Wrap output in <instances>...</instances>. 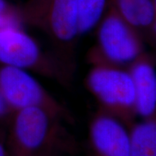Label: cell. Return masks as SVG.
Masks as SVG:
<instances>
[{"label": "cell", "instance_id": "obj_1", "mask_svg": "<svg viewBox=\"0 0 156 156\" xmlns=\"http://www.w3.org/2000/svg\"><path fill=\"white\" fill-rule=\"evenodd\" d=\"M68 123L55 113L28 107L12 113L7 149L9 156H65L78 151Z\"/></svg>", "mask_w": 156, "mask_h": 156}, {"label": "cell", "instance_id": "obj_2", "mask_svg": "<svg viewBox=\"0 0 156 156\" xmlns=\"http://www.w3.org/2000/svg\"><path fill=\"white\" fill-rule=\"evenodd\" d=\"M0 64L33 72L68 85L73 68L61 56L45 52L23 28L0 29Z\"/></svg>", "mask_w": 156, "mask_h": 156}, {"label": "cell", "instance_id": "obj_3", "mask_svg": "<svg viewBox=\"0 0 156 156\" xmlns=\"http://www.w3.org/2000/svg\"><path fill=\"white\" fill-rule=\"evenodd\" d=\"M85 85L98 104V109L116 117L129 128L136 122L135 93L126 68L93 64Z\"/></svg>", "mask_w": 156, "mask_h": 156}, {"label": "cell", "instance_id": "obj_4", "mask_svg": "<svg viewBox=\"0 0 156 156\" xmlns=\"http://www.w3.org/2000/svg\"><path fill=\"white\" fill-rule=\"evenodd\" d=\"M144 43L142 36L109 4L98 30L96 44L90 50L87 60L91 65L127 68L145 52Z\"/></svg>", "mask_w": 156, "mask_h": 156}, {"label": "cell", "instance_id": "obj_5", "mask_svg": "<svg viewBox=\"0 0 156 156\" xmlns=\"http://www.w3.org/2000/svg\"><path fill=\"white\" fill-rule=\"evenodd\" d=\"M0 94L12 113L28 108L39 107L55 113L73 124L70 111L27 70L0 64Z\"/></svg>", "mask_w": 156, "mask_h": 156}, {"label": "cell", "instance_id": "obj_6", "mask_svg": "<svg viewBox=\"0 0 156 156\" xmlns=\"http://www.w3.org/2000/svg\"><path fill=\"white\" fill-rule=\"evenodd\" d=\"M20 12L23 23L42 30L59 46L71 45L79 36L77 0H29Z\"/></svg>", "mask_w": 156, "mask_h": 156}, {"label": "cell", "instance_id": "obj_7", "mask_svg": "<svg viewBox=\"0 0 156 156\" xmlns=\"http://www.w3.org/2000/svg\"><path fill=\"white\" fill-rule=\"evenodd\" d=\"M86 150L88 156H130L129 128L98 109L89 122Z\"/></svg>", "mask_w": 156, "mask_h": 156}, {"label": "cell", "instance_id": "obj_8", "mask_svg": "<svg viewBox=\"0 0 156 156\" xmlns=\"http://www.w3.org/2000/svg\"><path fill=\"white\" fill-rule=\"evenodd\" d=\"M135 93L136 112L142 119L156 117V71L153 56L144 52L126 68Z\"/></svg>", "mask_w": 156, "mask_h": 156}, {"label": "cell", "instance_id": "obj_9", "mask_svg": "<svg viewBox=\"0 0 156 156\" xmlns=\"http://www.w3.org/2000/svg\"><path fill=\"white\" fill-rule=\"evenodd\" d=\"M110 4L145 41L155 38V0H111Z\"/></svg>", "mask_w": 156, "mask_h": 156}, {"label": "cell", "instance_id": "obj_10", "mask_svg": "<svg viewBox=\"0 0 156 156\" xmlns=\"http://www.w3.org/2000/svg\"><path fill=\"white\" fill-rule=\"evenodd\" d=\"M129 134L130 156H156V117L133 123Z\"/></svg>", "mask_w": 156, "mask_h": 156}, {"label": "cell", "instance_id": "obj_11", "mask_svg": "<svg viewBox=\"0 0 156 156\" xmlns=\"http://www.w3.org/2000/svg\"><path fill=\"white\" fill-rule=\"evenodd\" d=\"M107 0H77L78 34H86L100 23L106 9Z\"/></svg>", "mask_w": 156, "mask_h": 156}, {"label": "cell", "instance_id": "obj_12", "mask_svg": "<svg viewBox=\"0 0 156 156\" xmlns=\"http://www.w3.org/2000/svg\"><path fill=\"white\" fill-rule=\"evenodd\" d=\"M24 24L20 8H17L6 0H0V29L23 28Z\"/></svg>", "mask_w": 156, "mask_h": 156}, {"label": "cell", "instance_id": "obj_13", "mask_svg": "<svg viewBox=\"0 0 156 156\" xmlns=\"http://www.w3.org/2000/svg\"><path fill=\"white\" fill-rule=\"evenodd\" d=\"M10 114H12V113L9 110L8 106H7L1 94H0V118H4V117H6Z\"/></svg>", "mask_w": 156, "mask_h": 156}, {"label": "cell", "instance_id": "obj_14", "mask_svg": "<svg viewBox=\"0 0 156 156\" xmlns=\"http://www.w3.org/2000/svg\"><path fill=\"white\" fill-rule=\"evenodd\" d=\"M0 156H9L7 146L0 140Z\"/></svg>", "mask_w": 156, "mask_h": 156}]
</instances>
